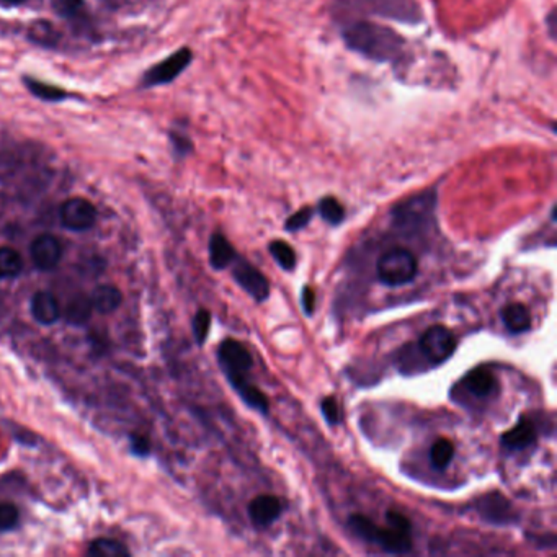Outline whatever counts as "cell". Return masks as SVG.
Listing matches in <instances>:
<instances>
[{
    "label": "cell",
    "mask_w": 557,
    "mask_h": 557,
    "mask_svg": "<svg viewBox=\"0 0 557 557\" xmlns=\"http://www.w3.org/2000/svg\"><path fill=\"white\" fill-rule=\"evenodd\" d=\"M193 59V52L188 47L175 51L169 58L160 61L159 64L152 66L142 77V85L144 87H157V85H165L174 82L185 69L188 68Z\"/></svg>",
    "instance_id": "8992f818"
},
{
    "label": "cell",
    "mask_w": 557,
    "mask_h": 557,
    "mask_svg": "<svg viewBox=\"0 0 557 557\" xmlns=\"http://www.w3.org/2000/svg\"><path fill=\"white\" fill-rule=\"evenodd\" d=\"M386 518H388V525L391 528H396V530L401 531H412L411 521H409L402 513H399L396 510H388L386 512Z\"/></svg>",
    "instance_id": "e575fe53"
},
{
    "label": "cell",
    "mask_w": 557,
    "mask_h": 557,
    "mask_svg": "<svg viewBox=\"0 0 557 557\" xmlns=\"http://www.w3.org/2000/svg\"><path fill=\"white\" fill-rule=\"evenodd\" d=\"M218 361L226 378L247 376L254 366L250 351L237 340H224L218 349Z\"/></svg>",
    "instance_id": "9c48e42d"
},
{
    "label": "cell",
    "mask_w": 557,
    "mask_h": 557,
    "mask_svg": "<svg viewBox=\"0 0 557 557\" xmlns=\"http://www.w3.org/2000/svg\"><path fill=\"white\" fill-rule=\"evenodd\" d=\"M332 13L339 23L371 17L388 18L404 25H418L425 20L417 0H337Z\"/></svg>",
    "instance_id": "7a4b0ae2"
},
{
    "label": "cell",
    "mask_w": 557,
    "mask_h": 557,
    "mask_svg": "<svg viewBox=\"0 0 557 557\" xmlns=\"http://www.w3.org/2000/svg\"><path fill=\"white\" fill-rule=\"evenodd\" d=\"M236 259L237 254L231 242L221 232L213 234L211 239H209V264H211L213 268L218 271L224 270L231 264H234Z\"/></svg>",
    "instance_id": "d6986e66"
},
{
    "label": "cell",
    "mask_w": 557,
    "mask_h": 557,
    "mask_svg": "<svg viewBox=\"0 0 557 557\" xmlns=\"http://www.w3.org/2000/svg\"><path fill=\"white\" fill-rule=\"evenodd\" d=\"M23 84L30 90L31 95H35L40 100H45V102H63V100L69 98V93L66 90L33 77H23Z\"/></svg>",
    "instance_id": "44dd1931"
},
{
    "label": "cell",
    "mask_w": 557,
    "mask_h": 557,
    "mask_svg": "<svg viewBox=\"0 0 557 557\" xmlns=\"http://www.w3.org/2000/svg\"><path fill=\"white\" fill-rule=\"evenodd\" d=\"M22 271V255L12 247H0V278H17Z\"/></svg>",
    "instance_id": "cb8c5ba5"
},
{
    "label": "cell",
    "mask_w": 557,
    "mask_h": 557,
    "mask_svg": "<svg viewBox=\"0 0 557 557\" xmlns=\"http://www.w3.org/2000/svg\"><path fill=\"white\" fill-rule=\"evenodd\" d=\"M312 216H314V209L309 206H304L287 219V222H284V229H287L288 232L301 231L309 224V222L312 221Z\"/></svg>",
    "instance_id": "4dcf8cb0"
},
{
    "label": "cell",
    "mask_w": 557,
    "mask_h": 557,
    "mask_svg": "<svg viewBox=\"0 0 557 557\" xmlns=\"http://www.w3.org/2000/svg\"><path fill=\"white\" fill-rule=\"evenodd\" d=\"M229 381L231 388L237 392V396L242 399V402L245 406H249L254 411L260 413H268V397L257 388L255 384H252L249 381V376H239V378H231Z\"/></svg>",
    "instance_id": "2e32d148"
},
{
    "label": "cell",
    "mask_w": 557,
    "mask_h": 557,
    "mask_svg": "<svg viewBox=\"0 0 557 557\" xmlns=\"http://www.w3.org/2000/svg\"><path fill=\"white\" fill-rule=\"evenodd\" d=\"M418 271L417 257L406 247H394L384 252L376 264V275L386 287L397 288L415 280Z\"/></svg>",
    "instance_id": "5b68a950"
},
{
    "label": "cell",
    "mask_w": 557,
    "mask_h": 557,
    "mask_svg": "<svg viewBox=\"0 0 557 557\" xmlns=\"http://www.w3.org/2000/svg\"><path fill=\"white\" fill-rule=\"evenodd\" d=\"M20 521V512L10 502H0V531H10Z\"/></svg>",
    "instance_id": "f546056e"
},
{
    "label": "cell",
    "mask_w": 557,
    "mask_h": 557,
    "mask_svg": "<svg viewBox=\"0 0 557 557\" xmlns=\"http://www.w3.org/2000/svg\"><path fill=\"white\" fill-rule=\"evenodd\" d=\"M93 311L92 301L87 296H75L74 299H70L68 306L64 309V317L66 321L73 326H82L90 319Z\"/></svg>",
    "instance_id": "7402d4cb"
},
{
    "label": "cell",
    "mask_w": 557,
    "mask_h": 557,
    "mask_svg": "<svg viewBox=\"0 0 557 557\" xmlns=\"http://www.w3.org/2000/svg\"><path fill=\"white\" fill-rule=\"evenodd\" d=\"M87 554L95 557H121L130 556V551L120 541L109 540V537H98V540L90 542Z\"/></svg>",
    "instance_id": "603a6c76"
},
{
    "label": "cell",
    "mask_w": 557,
    "mask_h": 557,
    "mask_svg": "<svg viewBox=\"0 0 557 557\" xmlns=\"http://www.w3.org/2000/svg\"><path fill=\"white\" fill-rule=\"evenodd\" d=\"M268 252L273 257L276 264L282 266L283 270L291 271L296 266V254L293 247L284 241H273L268 244Z\"/></svg>",
    "instance_id": "83f0119b"
},
{
    "label": "cell",
    "mask_w": 557,
    "mask_h": 557,
    "mask_svg": "<svg viewBox=\"0 0 557 557\" xmlns=\"http://www.w3.org/2000/svg\"><path fill=\"white\" fill-rule=\"evenodd\" d=\"M131 451L132 455L147 456L151 451L149 440L144 435H131Z\"/></svg>",
    "instance_id": "d590c367"
},
{
    "label": "cell",
    "mask_w": 557,
    "mask_h": 557,
    "mask_svg": "<svg viewBox=\"0 0 557 557\" xmlns=\"http://www.w3.org/2000/svg\"><path fill=\"white\" fill-rule=\"evenodd\" d=\"M342 40L350 51L379 64H397L406 56L407 43L392 28L368 18L342 23Z\"/></svg>",
    "instance_id": "6da1fadb"
},
{
    "label": "cell",
    "mask_w": 557,
    "mask_h": 557,
    "mask_svg": "<svg viewBox=\"0 0 557 557\" xmlns=\"http://www.w3.org/2000/svg\"><path fill=\"white\" fill-rule=\"evenodd\" d=\"M30 312L36 322L43 326H52L63 316L59 301L49 291H38L30 301Z\"/></svg>",
    "instance_id": "9a60e30c"
},
{
    "label": "cell",
    "mask_w": 557,
    "mask_h": 557,
    "mask_svg": "<svg viewBox=\"0 0 557 557\" xmlns=\"http://www.w3.org/2000/svg\"><path fill=\"white\" fill-rule=\"evenodd\" d=\"M170 139H172V144H174V151H175V154L180 155V157L188 155L190 152L193 151V144H192V141H190L187 136H183V135H177V132H172V135H170Z\"/></svg>",
    "instance_id": "836d02e7"
},
{
    "label": "cell",
    "mask_w": 557,
    "mask_h": 557,
    "mask_svg": "<svg viewBox=\"0 0 557 557\" xmlns=\"http://www.w3.org/2000/svg\"><path fill=\"white\" fill-rule=\"evenodd\" d=\"M456 339L450 328L443 326H432L423 332L418 340V349L435 365L446 361L456 350Z\"/></svg>",
    "instance_id": "52a82bcc"
},
{
    "label": "cell",
    "mask_w": 557,
    "mask_h": 557,
    "mask_svg": "<svg viewBox=\"0 0 557 557\" xmlns=\"http://www.w3.org/2000/svg\"><path fill=\"white\" fill-rule=\"evenodd\" d=\"M464 386L466 389L473 394V396L479 399H487L490 396H495L498 394V381L495 378L494 373H490L489 369L485 368H478L464 378Z\"/></svg>",
    "instance_id": "e0dca14e"
},
{
    "label": "cell",
    "mask_w": 557,
    "mask_h": 557,
    "mask_svg": "<svg viewBox=\"0 0 557 557\" xmlns=\"http://www.w3.org/2000/svg\"><path fill=\"white\" fill-rule=\"evenodd\" d=\"M84 7V0H52V8L61 17H75Z\"/></svg>",
    "instance_id": "d6a6232c"
},
{
    "label": "cell",
    "mask_w": 557,
    "mask_h": 557,
    "mask_svg": "<svg viewBox=\"0 0 557 557\" xmlns=\"http://www.w3.org/2000/svg\"><path fill=\"white\" fill-rule=\"evenodd\" d=\"M321 411H322V415L326 418V422L328 425L335 427L340 423V407H339V402H337L335 397L328 396V397H323L322 402H321Z\"/></svg>",
    "instance_id": "1f68e13d"
},
{
    "label": "cell",
    "mask_w": 557,
    "mask_h": 557,
    "mask_svg": "<svg viewBox=\"0 0 557 557\" xmlns=\"http://www.w3.org/2000/svg\"><path fill=\"white\" fill-rule=\"evenodd\" d=\"M438 204L436 188L413 194L392 208V224L404 234H417L425 232L435 224V214Z\"/></svg>",
    "instance_id": "3957f363"
},
{
    "label": "cell",
    "mask_w": 557,
    "mask_h": 557,
    "mask_svg": "<svg viewBox=\"0 0 557 557\" xmlns=\"http://www.w3.org/2000/svg\"><path fill=\"white\" fill-rule=\"evenodd\" d=\"M90 301H92V306L97 312L112 314L121 306L123 296L120 289L113 287V284H102V287L93 289Z\"/></svg>",
    "instance_id": "ffe728a7"
},
{
    "label": "cell",
    "mask_w": 557,
    "mask_h": 557,
    "mask_svg": "<svg viewBox=\"0 0 557 557\" xmlns=\"http://www.w3.org/2000/svg\"><path fill=\"white\" fill-rule=\"evenodd\" d=\"M453 456H455L453 443L446 440V438H440V440L435 441V445H433L430 450L432 468L436 471H445L450 466Z\"/></svg>",
    "instance_id": "4316f807"
},
{
    "label": "cell",
    "mask_w": 557,
    "mask_h": 557,
    "mask_svg": "<svg viewBox=\"0 0 557 557\" xmlns=\"http://www.w3.org/2000/svg\"><path fill=\"white\" fill-rule=\"evenodd\" d=\"M317 211L327 224L339 226L345 221V208L339 199L333 197L322 198L317 204Z\"/></svg>",
    "instance_id": "484cf974"
},
{
    "label": "cell",
    "mask_w": 557,
    "mask_h": 557,
    "mask_svg": "<svg viewBox=\"0 0 557 557\" xmlns=\"http://www.w3.org/2000/svg\"><path fill=\"white\" fill-rule=\"evenodd\" d=\"M232 276L236 283L244 289V291L255 299L257 303H264L270 296V283L266 276L261 273L259 268L250 265L249 261L241 260L239 257L234 260L232 266Z\"/></svg>",
    "instance_id": "30bf717a"
},
{
    "label": "cell",
    "mask_w": 557,
    "mask_h": 557,
    "mask_svg": "<svg viewBox=\"0 0 557 557\" xmlns=\"http://www.w3.org/2000/svg\"><path fill=\"white\" fill-rule=\"evenodd\" d=\"M349 526L360 540L371 542V544H378L391 554H404V552L411 551L413 546L411 531H401L391 526L381 528L374 521H371L368 517L360 515V513H353L349 518Z\"/></svg>",
    "instance_id": "277c9868"
},
{
    "label": "cell",
    "mask_w": 557,
    "mask_h": 557,
    "mask_svg": "<svg viewBox=\"0 0 557 557\" xmlns=\"http://www.w3.org/2000/svg\"><path fill=\"white\" fill-rule=\"evenodd\" d=\"M193 335L198 345H203L208 339L209 327H211V314L206 309H199L193 317Z\"/></svg>",
    "instance_id": "f1b7e54d"
},
{
    "label": "cell",
    "mask_w": 557,
    "mask_h": 557,
    "mask_svg": "<svg viewBox=\"0 0 557 557\" xmlns=\"http://www.w3.org/2000/svg\"><path fill=\"white\" fill-rule=\"evenodd\" d=\"M556 12L554 10H551V13L549 15H547V18H546V23H547V30H549V35H551V38L552 40H556V28H557V25H556Z\"/></svg>",
    "instance_id": "74e56055"
},
{
    "label": "cell",
    "mask_w": 557,
    "mask_h": 557,
    "mask_svg": "<svg viewBox=\"0 0 557 557\" xmlns=\"http://www.w3.org/2000/svg\"><path fill=\"white\" fill-rule=\"evenodd\" d=\"M284 510L283 502L275 495H259L247 507L250 521L259 528H266L278 520Z\"/></svg>",
    "instance_id": "4fadbf2b"
},
{
    "label": "cell",
    "mask_w": 557,
    "mask_h": 557,
    "mask_svg": "<svg viewBox=\"0 0 557 557\" xmlns=\"http://www.w3.org/2000/svg\"><path fill=\"white\" fill-rule=\"evenodd\" d=\"M301 304L306 316H312L314 309H316V293L311 287H304L301 293Z\"/></svg>",
    "instance_id": "8d00e7d4"
},
{
    "label": "cell",
    "mask_w": 557,
    "mask_h": 557,
    "mask_svg": "<svg viewBox=\"0 0 557 557\" xmlns=\"http://www.w3.org/2000/svg\"><path fill=\"white\" fill-rule=\"evenodd\" d=\"M537 441V432L535 423L530 418L521 417L517 425L505 432L500 438V443L507 451H525L535 446Z\"/></svg>",
    "instance_id": "5bb4252c"
},
{
    "label": "cell",
    "mask_w": 557,
    "mask_h": 557,
    "mask_svg": "<svg viewBox=\"0 0 557 557\" xmlns=\"http://www.w3.org/2000/svg\"><path fill=\"white\" fill-rule=\"evenodd\" d=\"M475 510L484 521L495 526H510L518 521V513L512 502L498 492H490L480 497L475 503Z\"/></svg>",
    "instance_id": "ba28073f"
},
{
    "label": "cell",
    "mask_w": 557,
    "mask_h": 557,
    "mask_svg": "<svg viewBox=\"0 0 557 557\" xmlns=\"http://www.w3.org/2000/svg\"><path fill=\"white\" fill-rule=\"evenodd\" d=\"M500 317L505 328L513 335L523 333L531 328V314L528 311V307L521 303H510L507 306L502 307L500 311Z\"/></svg>",
    "instance_id": "ac0fdd59"
},
{
    "label": "cell",
    "mask_w": 557,
    "mask_h": 557,
    "mask_svg": "<svg viewBox=\"0 0 557 557\" xmlns=\"http://www.w3.org/2000/svg\"><path fill=\"white\" fill-rule=\"evenodd\" d=\"M28 38H30L35 45L52 47L56 43L59 41V33L54 26L51 25L49 22L40 20V22H35L30 26V30H28Z\"/></svg>",
    "instance_id": "d4e9b609"
},
{
    "label": "cell",
    "mask_w": 557,
    "mask_h": 557,
    "mask_svg": "<svg viewBox=\"0 0 557 557\" xmlns=\"http://www.w3.org/2000/svg\"><path fill=\"white\" fill-rule=\"evenodd\" d=\"M30 255L38 270H54L63 259V245L58 237L52 234H41L31 242Z\"/></svg>",
    "instance_id": "7c38bea8"
},
{
    "label": "cell",
    "mask_w": 557,
    "mask_h": 557,
    "mask_svg": "<svg viewBox=\"0 0 557 557\" xmlns=\"http://www.w3.org/2000/svg\"><path fill=\"white\" fill-rule=\"evenodd\" d=\"M61 222L69 231L82 232L90 229L97 221V209L89 199L85 198H70L63 203L59 211Z\"/></svg>",
    "instance_id": "8fae6325"
},
{
    "label": "cell",
    "mask_w": 557,
    "mask_h": 557,
    "mask_svg": "<svg viewBox=\"0 0 557 557\" xmlns=\"http://www.w3.org/2000/svg\"><path fill=\"white\" fill-rule=\"evenodd\" d=\"M3 2H8V3H13V6H18V3L25 2V0H3Z\"/></svg>",
    "instance_id": "f35d334b"
}]
</instances>
